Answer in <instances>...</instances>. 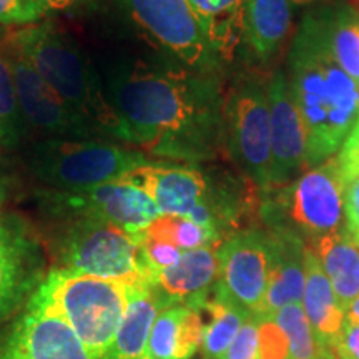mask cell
<instances>
[{"instance_id": "e575fe53", "label": "cell", "mask_w": 359, "mask_h": 359, "mask_svg": "<svg viewBox=\"0 0 359 359\" xmlns=\"http://www.w3.org/2000/svg\"><path fill=\"white\" fill-rule=\"evenodd\" d=\"M0 24H32L27 0H0Z\"/></svg>"}, {"instance_id": "d6986e66", "label": "cell", "mask_w": 359, "mask_h": 359, "mask_svg": "<svg viewBox=\"0 0 359 359\" xmlns=\"http://www.w3.org/2000/svg\"><path fill=\"white\" fill-rule=\"evenodd\" d=\"M201 314L188 304H170L156 316L145 359H191L201 348Z\"/></svg>"}, {"instance_id": "cb8c5ba5", "label": "cell", "mask_w": 359, "mask_h": 359, "mask_svg": "<svg viewBox=\"0 0 359 359\" xmlns=\"http://www.w3.org/2000/svg\"><path fill=\"white\" fill-rule=\"evenodd\" d=\"M290 30V0H245V40L259 58L271 57Z\"/></svg>"}, {"instance_id": "f546056e", "label": "cell", "mask_w": 359, "mask_h": 359, "mask_svg": "<svg viewBox=\"0 0 359 359\" xmlns=\"http://www.w3.org/2000/svg\"><path fill=\"white\" fill-rule=\"evenodd\" d=\"M258 321V359H291L288 338L281 327L273 320Z\"/></svg>"}, {"instance_id": "d590c367", "label": "cell", "mask_w": 359, "mask_h": 359, "mask_svg": "<svg viewBox=\"0 0 359 359\" xmlns=\"http://www.w3.org/2000/svg\"><path fill=\"white\" fill-rule=\"evenodd\" d=\"M75 0H27V7H29L30 17H32V24L39 19L52 12H60L69 8Z\"/></svg>"}, {"instance_id": "836d02e7", "label": "cell", "mask_w": 359, "mask_h": 359, "mask_svg": "<svg viewBox=\"0 0 359 359\" xmlns=\"http://www.w3.org/2000/svg\"><path fill=\"white\" fill-rule=\"evenodd\" d=\"M331 348L336 359H359V323H344L341 334Z\"/></svg>"}, {"instance_id": "9a60e30c", "label": "cell", "mask_w": 359, "mask_h": 359, "mask_svg": "<svg viewBox=\"0 0 359 359\" xmlns=\"http://www.w3.org/2000/svg\"><path fill=\"white\" fill-rule=\"evenodd\" d=\"M120 182L142 188L154 200L160 215L190 217L196 206L208 200V185L203 173L178 165L147 161Z\"/></svg>"}, {"instance_id": "83f0119b", "label": "cell", "mask_w": 359, "mask_h": 359, "mask_svg": "<svg viewBox=\"0 0 359 359\" xmlns=\"http://www.w3.org/2000/svg\"><path fill=\"white\" fill-rule=\"evenodd\" d=\"M142 235L177 246L182 251L201 248V246H217L219 240L218 233L201 226L188 217H172V215H160L145 231H142Z\"/></svg>"}, {"instance_id": "7c38bea8", "label": "cell", "mask_w": 359, "mask_h": 359, "mask_svg": "<svg viewBox=\"0 0 359 359\" xmlns=\"http://www.w3.org/2000/svg\"><path fill=\"white\" fill-rule=\"evenodd\" d=\"M271 122V178L269 190L288 185L306 168L308 138L296 109L290 83L283 72H276L266 88Z\"/></svg>"}, {"instance_id": "d6a6232c", "label": "cell", "mask_w": 359, "mask_h": 359, "mask_svg": "<svg viewBox=\"0 0 359 359\" xmlns=\"http://www.w3.org/2000/svg\"><path fill=\"white\" fill-rule=\"evenodd\" d=\"M343 200L346 235L359 246V175L344 183Z\"/></svg>"}, {"instance_id": "5b68a950", "label": "cell", "mask_w": 359, "mask_h": 359, "mask_svg": "<svg viewBox=\"0 0 359 359\" xmlns=\"http://www.w3.org/2000/svg\"><path fill=\"white\" fill-rule=\"evenodd\" d=\"M147 163L140 151L92 140L50 138L37 143L29 167L39 180L65 191L120 182Z\"/></svg>"}, {"instance_id": "e0dca14e", "label": "cell", "mask_w": 359, "mask_h": 359, "mask_svg": "<svg viewBox=\"0 0 359 359\" xmlns=\"http://www.w3.org/2000/svg\"><path fill=\"white\" fill-rule=\"evenodd\" d=\"M177 302L155 285L130 286L127 311L103 359H145L151 327L161 309Z\"/></svg>"}, {"instance_id": "2e32d148", "label": "cell", "mask_w": 359, "mask_h": 359, "mask_svg": "<svg viewBox=\"0 0 359 359\" xmlns=\"http://www.w3.org/2000/svg\"><path fill=\"white\" fill-rule=\"evenodd\" d=\"M271 243V271L269 285L259 320H268L278 309L290 303H302L304 283H306V264L304 251L306 245L298 236L286 231L269 233Z\"/></svg>"}, {"instance_id": "7a4b0ae2", "label": "cell", "mask_w": 359, "mask_h": 359, "mask_svg": "<svg viewBox=\"0 0 359 359\" xmlns=\"http://www.w3.org/2000/svg\"><path fill=\"white\" fill-rule=\"evenodd\" d=\"M290 90L306 130V168L338 154L358 120V85L338 65L320 12L308 13L290 52Z\"/></svg>"}, {"instance_id": "3957f363", "label": "cell", "mask_w": 359, "mask_h": 359, "mask_svg": "<svg viewBox=\"0 0 359 359\" xmlns=\"http://www.w3.org/2000/svg\"><path fill=\"white\" fill-rule=\"evenodd\" d=\"M130 286L60 268L40 283L30 302L65 321L93 359L111 348L128 304Z\"/></svg>"}, {"instance_id": "7402d4cb", "label": "cell", "mask_w": 359, "mask_h": 359, "mask_svg": "<svg viewBox=\"0 0 359 359\" xmlns=\"http://www.w3.org/2000/svg\"><path fill=\"white\" fill-rule=\"evenodd\" d=\"M313 251L330 280L341 308L359 296V246L346 233H331L313 240Z\"/></svg>"}, {"instance_id": "4dcf8cb0", "label": "cell", "mask_w": 359, "mask_h": 359, "mask_svg": "<svg viewBox=\"0 0 359 359\" xmlns=\"http://www.w3.org/2000/svg\"><path fill=\"white\" fill-rule=\"evenodd\" d=\"M258 318L251 314L219 359H258Z\"/></svg>"}, {"instance_id": "f1b7e54d", "label": "cell", "mask_w": 359, "mask_h": 359, "mask_svg": "<svg viewBox=\"0 0 359 359\" xmlns=\"http://www.w3.org/2000/svg\"><path fill=\"white\" fill-rule=\"evenodd\" d=\"M27 125L17 100L11 69L0 48V143L12 148L19 145L25 137Z\"/></svg>"}, {"instance_id": "8992f818", "label": "cell", "mask_w": 359, "mask_h": 359, "mask_svg": "<svg viewBox=\"0 0 359 359\" xmlns=\"http://www.w3.org/2000/svg\"><path fill=\"white\" fill-rule=\"evenodd\" d=\"M64 264L70 271L128 286L151 285L137 235H130L103 219L85 217L69 233L64 248Z\"/></svg>"}, {"instance_id": "4316f807", "label": "cell", "mask_w": 359, "mask_h": 359, "mask_svg": "<svg viewBox=\"0 0 359 359\" xmlns=\"http://www.w3.org/2000/svg\"><path fill=\"white\" fill-rule=\"evenodd\" d=\"M268 320L275 321L288 338L291 359H336L333 348L316 339L302 303L286 304Z\"/></svg>"}, {"instance_id": "5bb4252c", "label": "cell", "mask_w": 359, "mask_h": 359, "mask_svg": "<svg viewBox=\"0 0 359 359\" xmlns=\"http://www.w3.org/2000/svg\"><path fill=\"white\" fill-rule=\"evenodd\" d=\"M64 200L69 208L83 217L103 219L130 235H140L160 217L154 200L142 188L127 182L65 191Z\"/></svg>"}, {"instance_id": "1f68e13d", "label": "cell", "mask_w": 359, "mask_h": 359, "mask_svg": "<svg viewBox=\"0 0 359 359\" xmlns=\"http://www.w3.org/2000/svg\"><path fill=\"white\" fill-rule=\"evenodd\" d=\"M338 163L341 178L344 183L349 180L358 177L359 175V120H356V125L348 135L346 142L341 147L338 154Z\"/></svg>"}, {"instance_id": "4fadbf2b", "label": "cell", "mask_w": 359, "mask_h": 359, "mask_svg": "<svg viewBox=\"0 0 359 359\" xmlns=\"http://www.w3.org/2000/svg\"><path fill=\"white\" fill-rule=\"evenodd\" d=\"M0 359H93L74 330L29 302L27 311L0 348Z\"/></svg>"}, {"instance_id": "60d3db41", "label": "cell", "mask_w": 359, "mask_h": 359, "mask_svg": "<svg viewBox=\"0 0 359 359\" xmlns=\"http://www.w3.org/2000/svg\"><path fill=\"white\" fill-rule=\"evenodd\" d=\"M356 107H358V120H359V85H358V92H356Z\"/></svg>"}, {"instance_id": "484cf974", "label": "cell", "mask_w": 359, "mask_h": 359, "mask_svg": "<svg viewBox=\"0 0 359 359\" xmlns=\"http://www.w3.org/2000/svg\"><path fill=\"white\" fill-rule=\"evenodd\" d=\"M320 17L330 50L338 65L359 85V15L348 4L321 8Z\"/></svg>"}, {"instance_id": "603a6c76", "label": "cell", "mask_w": 359, "mask_h": 359, "mask_svg": "<svg viewBox=\"0 0 359 359\" xmlns=\"http://www.w3.org/2000/svg\"><path fill=\"white\" fill-rule=\"evenodd\" d=\"M215 53L231 60L245 39V0H187Z\"/></svg>"}, {"instance_id": "44dd1931", "label": "cell", "mask_w": 359, "mask_h": 359, "mask_svg": "<svg viewBox=\"0 0 359 359\" xmlns=\"http://www.w3.org/2000/svg\"><path fill=\"white\" fill-rule=\"evenodd\" d=\"M306 283L303 291V311L316 339L325 346H333L344 326V309L336 298L333 286L323 271L320 259L311 246L304 251Z\"/></svg>"}, {"instance_id": "f35d334b", "label": "cell", "mask_w": 359, "mask_h": 359, "mask_svg": "<svg viewBox=\"0 0 359 359\" xmlns=\"http://www.w3.org/2000/svg\"><path fill=\"white\" fill-rule=\"evenodd\" d=\"M348 6L353 8V11L359 12V0H348Z\"/></svg>"}, {"instance_id": "30bf717a", "label": "cell", "mask_w": 359, "mask_h": 359, "mask_svg": "<svg viewBox=\"0 0 359 359\" xmlns=\"http://www.w3.org/2000/svg\"><path fill=\"white\" fill-rule=\"evenodd\" d=\"M226 115L233 154L251 180L269 190L271 122L266 90L258 85L238 90L228 103Z\"/></svg>"}, {"instance_id": "52a82bcc", "label": "cell", "mask_w": 359, "mask_h": 359, "mask_svg": "<svg viewBox=\"0 0 359 359\" xmlns=\"http://www.w3.org/2000/svg\"><path fill=\"white\" fill-rule=\"evenodd\" d=\"M219 273L215 293L251 314H259L269 285V233L243 231L218 248Z\"/></svg>"}, {"instance_id": "ab89813d", "label": "cell", "mask_w": 359, "mask_h": 359, "mask_svg": "<svg viewBox=\"0 0 359 359\" xmlns=\"http://www.w3.org/2000/svg\"><path fill=\"white\" fill-rule=\"evenodd\" d=\"M4 200H6V187H4L2 183H0V206H2Z\"/></svg>"}, {"instance_id": "b9f144b4", "label": "cell", "mask_w": 359, "mask_h": 359, "mask_svg": "<svg viewBox=\"0 0 359 359\" xmlns=\"http://www.w3.org/2000/svg\"><path fill=\"white\" fill-rule=\"evenodd\" d=\"M358 15H359V12H358Z\"/></svg>"}, {"instance_id": "6da1fadb", "label": "cell", "mask_w": 359, "mask_h": 359, "mask_svg": "<svg viewBox=\"0 0 359 359\" xmlns=\"http://www.w3.org/2000/svg\"><path fill=\"white\" fill-rule=\"evenodd\" d=\"M109 100L118 116L120 140L154 154L200 156L217 135L213 88L185 72L138 62L115 75Z\"/></svg>"}, {"instance_id": "8d00e7d4", "label": "cell", "mask_w": 359, "mask_h": 359, "mask_svg": "<svg viewBox=\"0 0 359 359\" xmlns=\"http://www.w3.org/2000/svg\"><path fill=\"white\" fill-rule=\"evenodd\" d=\"M344 316H346L344 323H351V325L353 323H359V296L346 308Z\"/></svg>"}, {"instance_id": "74e56055", "label": "cell", "mask_w": 359, "mask_h": 359, "mask_svg": "<svg viewBox=\"0 0 359 359\" xmlns=\"http://www.w3.org/2000/svg\"><path fill=\"white\" fill-rule=\"evenodd\" d=\"M290 2L296 4V6H309V4L316 2V0H290Z\"/></svg>"}, {"instance_id": "ffe728a7", "label": "cell", "mask_w": 359, "mask_h": 359, "mask_svg": "<svg viewBox=\"0 0 359 359\" xmlns=\"http://www.w3.org/2000/svg\"><path fill=\"white\" fill-rule=\"evenodd\" d=\"M218 248L201 246L183 251L173 266L160 269L155 275L154 285L173 302L190 304L206 296L213 283L218 281Z\"/></svg>"}, {"instance_id": "d4e9b609", "label": "cell", "mask_w": 359, "mask_h": 359, "mask_svg": "<svg viewBox=\"0 0 359 359\" xmlns=\"http://www.w3.org/2000/svg\"><path fill=\"white\" fill-rule=\"evenodd\" d=\"M191 308H203L208 314V320H203V341H201V353L205 359H219L230 348L238 331L251 316L246 309L236 306L226 299L219 298L215 293L213 298L196 299L188 304Z\"/></svg>"}, {"instance_id": "ba28073f", "label": "cell", "mask_w": 359, "mask_h": 359, "mask_svg": "<svg viewBox=\"0 0 359 359\" xmlns=\"http://www.w3.org/2000/svg\"><path fill=\"white\" fill-rule=\"evenodd\" d=\"M13 83L22 115L29 127L53 138L77 140L92 135L93 128L62 100L60 95L40 77L25 53L8 37L2 48Z\"/></svg>"}, {"instance_id": "277c9868", "label": "cell", "mask_w": 359, "mask_h": 359, "mask_svg": "<svg viewBox=\"0 0 359 359\" xmlns=\"http://www.w3.org/2000/svg\"><path fill=\"white\" fill-rule=\"evenodd\" d=\"M40 77L93 130L118 138L120 122L92 65L72 40L50 25L30 27L11 37Z\"/></svg>"}, {"instance_id": "9c48e42d", "label": "cell", "mask_w": 359, "mask_h": 359, "mask_svg": "<svg viewBox=\"0 0 359 359\" xmlns=\"http://www.w3.org/2000/svg\"><path fill=\"white\" fill-rule=\"evenodd\" d=\"M344 182L338 156L299 175L288 187L286 205L293 223L313 240L339 233L344 222Z\"/></svg>"}, {"instance_id": "8fae6325", "label": "cell", "mask_w": 359, "mask_h": 359, "mask_svg": "<svg viewBox=\"0 0 359 359\" xmlns=\"http://www.w3.org/2000/svg\"><path fill=\"white\" fill-rule=\"evenodd\" d=\"M145 32L190 67L210 62L212 47L187 0H123Z\"/></svg>"}, {"instance_id": "ac0fdd59", "label": "cell", "mask_w": 359, "mask_h": 359, "mask_svg": "<svg viewBox=\"0 0 359 359\" xmlns=\"http://www.w3.org/2000/svg\"><path fill=\"white\" fill-rule=\"evenodd\" d=\"M35 246L11 222H0V318L19 304L37 281Z\"/></svg>"}]
</instances>
